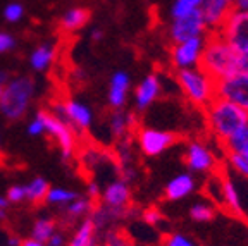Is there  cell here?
<instances>
[{
  "label": "cell",
  "mask_w": 248,
  "mask_h": 246,
  "mask_svg": "<svg viewBox=\"0 0 248 246\" xmlns=\"http://www.w3.org/2000/svg\"><path fill=\"white\" fill-rule=\"evenodd\" d=\"M238 57L240 54L232 50L221 38V35L214 31L205 36V45H203V52H202L198 65L217 83V81L238 73Z\"/></svg>",
  "instance_id": "1"
},
{
  "label": "cell",
  "mask_w": 248,
  "mask_h": 246,
  "mask_svg": "<svg viewBox=\"0 0 248 246\" xmlns=\"http://www.w3.org/2000/svg\"><path fill=\"white\" fill-rule=\"evenodd\" d=\"M205 119L212 136L222 143L234 131H238L241 126L247 124L248 112H245L243 108L224 100L221 96H216L205 107Z\"/></svg>",
  "instance_id": "2"
},
{
  "label": "cell",
  "mask_w": 248,
  "mask_h": 246,
  "mask_svg": "<svg viewBox=\"0 0 248 246\" xmlns=\"http://www.w3.org/2000/svg\"><path fill=\"white\" fill-rule=\"evenodd\" d=\"M176 81L186 100L195 107L205 108L216 98V81L202 69L200 65L190 69L176 71Z\"/></svg>",
  "instance_id": "3"
},
{
  "label": "cell",
  "mask_w": 248,
  "mask_h": 246,
  "mask_svg": "<svg viewBox=\"0 0 248 246\" xmlns=\"http://www.w3.org/2000/svg\"><path fill=\"white\" fill-rule=\"evenodd\" d=\"M35 95V81L28 76L14 77L4 86L0 96V112L7 121H19L28 112Z\"/></svg>",
  "instance_id": "4"
},
{
  "label": "cell",
  "mask_w": 248,
  "mask_h": 246,
  "mask_svg": "<svg viewBox=\"0 0 248 246\" xmlns=\"http://www.w3.org/2000/svg\"><path fill=\"white\" fill-rule=\"evenodd\" d=\"M36 117L43 123L46 135L52 136L55 145L59 146L62 157L64 158L73 157L74 148H76V129L71 127L66 121H62L57 116H54L52 112L40 110L36 114Z\"/></svg>",
  "instance_id": "5"
},
{
  "label": "cell",
  "mask_w": 248,
  "mask_h": 246,
  "mask_svg": "<svg viewBox=\"0 0 248 246\" xmlns=\"http://www.w3.org/2000/svg\"><path fill=\"white\" fill-rule=\"evenodd\" d=\"M238 54L248 52V11H232L216 31Z\"/></svg>",
  "instance_id": "6"
},
{
  "label": "cell",
  "mask_w": 248,
  "mask_h": 246,
  "mask_svg": "<svg viewBox=\"0 0 248 246\" xmlns=\"http://www.w3.org/2000/svg\"><path fill=\"white\" fill-rule=\"evenodd\" d=\"M178 141L174 133L162 129H155V127H140L136 131V143H138L140 152L147 157H157L162 155L166 150Z\"/></svg>",
  "instance_id": "7"
},
{
  "label": "cell",
  "mask_w": 248,
  "mask_h": 246,
  "mask_svg": "<svg viewBox=\"0 0 248 246\" xmlns=\"http://www.w3.org/2000/svg\"><path fill=\"white\" fill-rule=\"evenodd\" d=\"M216 96H221L248 112V74L238 71L224 79L217 81Z\"/></svg>",
  "instance_id": "8"
},
{
  "label": "cell",
  "mask_w": 248,
  "mask_h": 246,
  "mask_svg": "<svg viewBox=\"0 0 248 246\" xmlns=\"http://www.w3.org/2000/svg\"><path fill=\"white\" fill-rule=\"evenodd\" d=\"M203 45H205V36L174 43V46L170 48V62L176 67V71L197 67L200 64Z\"/></svg>",
  "instance_id": "9"
},
{
  "label": "cell",
  "mask_w": 248,
  "mask_h": 246,
  "mask_svg": "<svg viewBox=\"0 0 248 246\" xmlns=\"http://www.w3.org/2000/svg\"><path fill=\"white\" fill-rule=\"evenodd\" d=\"M207 35H209V28L202 17V12H193V14L179 17V19H172V24L169 28V36L174 43Z\"/></svg>",
  "instance_id": "10"
},
{
  "label": "cell",
  "mask_w": 248,
  "mask_h": 246,
  "mask_svg": "<svg viewBox=\"0 0 248 246\" xmlns=\"http://www.w3.org/2000/svg\"><path fill=\"white\" fill-rule=\"evenodd\" d=\"M54 116L59 119L66 121L71 127L76 131L88 129L93 123V112L88 105L81 104L76 100H67L64 104H55L54 105Z\"/></svg>",
  "instance_id": "11"
},
{
  "label": "cell",
  "mask_w": 248,
  "mask_h": 246,
  "mask_svg": "<svg viewBox=\"0 0 248 246\" xmlns=\"http://www.w3.org/2000/svg\"><path fill=\"white\" fill-rule=\"evenodd\" d=\"M185 164L191 172L207 174V172H212L217 167V158L205 143L191 141L190 145L186 146Z\"/></svg>",
  "instance_id": "12"
},
{
  "label": "cell",
  "mask_w": 248,
  "mask_h": 246,
  "mask_svg": "<svg viewBox=\"0 0 248 246\" xmlns=\"http://www.w3.org/2000/svg\"><path fill=\"white\" fill-rule=\"evenodd\" d=\"M102 205L108 208H116V210H129L131 189H129L128 181L116 179V181L108 183L102 191Z\"/></svg>",
  "instance_id": "13"
},
{
  "label": "cell",
  "mask_w": 248,
  "mask_h": 246,
  "mask_svg": "<svg viewBox=\"0 0 248 246\" xmlns=\"http://www.w3.org/2000/svg\"><path fill=\"white\" fill-rule=\"evenodd\" d=\"M162 92V83L157 74H148L141 79L135 90V107L136 112H145L157 98L160 96Z\"/></svg>",
  "instance_id": "14"
},
{
  "label": "cell",
  "mask_w": 248,
  "mask_h": 246,
  "mask_svg": "<svg viewBox=\"0 0 248 246\" xmlns=\"http://www.w3.org/2000/svg\"><path fill=\"white\" fill-rule=\"evenodd\" d=\"M200 12L209 31L214 33V31H217L222 26V23L228 19V15L232 12L231 0H205Z\"/></svg>",
  "instance_id": "15"
},
{
  "label": "cell",
  "mask_w": 248,
  "mask_h": 246,
  "mask_svg": "<svg viewBox=\"0 0 248 246\" xmlns=\"http://www.w3.org/2000/svg\"><path fill=\"white\" fill-rule=\"evenodd\" d=\"M129 86H131V77H129L128 73L117 71V73L112 74L110 83H108V105L114 110H121L126 105Z\"/></svg>",
  "instance_id": "16"
},
{
  "label": "cell",
  "mask_w": 248,
  "mask_h": 246,
  "mask_svg": "<svg viewBox=\"0 0 248 246\" xmlns=\"http://www.w3.org/2000/svg\"><path fill=\"white\" fill-rule=\"evenodd\" d=\"M197 188V181L191 172H181L174 176L169 183L166 184V198L169 201H179L186 196H190Z\"/></svg>",
  "instance_id": "17"
},
{
  "label": "cell",
  "mask_w": 248,
  "mask_h": 246,
  "mask_svg": "<svg viewBox=\"0 0 248 246\" xmlns=\"http://www.w3.org/2000/svg\"><path fill=\"white\" fill-rule=\"evenodd\" d=\"M219 196H221V201L226 207V210L231 212L232 215H236V217H245L240 191H238L236 184H234L229 177L219 179Z\"/></svg>",
  "instance_id": "18"
},
{
  "label": "cell",
  "mask_w": 248,
  "mask_h": 246,
  "mask_svg": "<svg viewBox=\"0 0 248 246\" xmlns=\"http://www.w3.org/2000/svg\"><path fill=\"white\" fill-rule=\"evenodd\" d=\"M136 126V116L135 114H126L123 110H114L110 121H108V127H110V135L116 139L126 138L131 127Z\"/></svg>",
  "instance_id": "19"
},
{
  "label": "cell",
  "mask_w": 248,
  "mask_h": 246,
  "mask_svg": "<svg viewBox=\"0 0 248 246\" xmlns=\"http://www.w3.org/2000/svg\"><path fill=\"white\" fill-rule=\"evenodd\" d=\"M97 231L98 229L88 217L74 231L73 238L69 239L67 246H95V243H97Z\"/></svg>",
  "instance_id": "20"
},
{
  "label": "cell",
  "mask_w": 248,
  "mask_h": 246,
  "mask_svg": "<svg viewBox=\"0 0 248 246\" xmlns=\"http://www.w3.org/2000/svg\"><path fill=\"white\" fill-rule=\"evenodd\" d=\"M90 21V11L83 7H74L69 9L66 14L62 15L61 28L67 33H74V31L81 30L86 23Z\"/></svg>",
  "instance_id": "21"
},
{
  "label": "cell",
  "mask_w": 248,
  "mask_h": 246,
  "mask_svg": "<svg viewBox=\"0 0 248 246\" xmlns=\"http://www.w3.org/2000/svg\"><path fill=\"white\" fill-rule=\"evenodd\" d=\"M222 148L226 154H247L248 152V124L241 126L238 131H234L228 139L222 141Z\"/></svg>",
  "instance_id": "22"
},
{
  "label": "cell",
  "mask_w": 248,
  "mask_h": 246,
  "mask_svg": "<svg viewBox=\"0 0 248 246\" xmlns=\"http://www.w3.org/2000/svg\"><path fill=\"white\" fill-rule=\"evenodd\" d=\"M55 57V50L54 46L50 45H40L36 46L35 50L31 52L30 55V65L33 67L35 71H45L50 67V64L54 62Z\"/></svg>",
  "instance_id": "23"
},
{
  "label": "cell",
  "mask_w": 248,
  "mask_h": 246,
  "mask_svg": "<svg viewBox=\"0 0 248 246\" xmlns=\"http://www.w3.org/2000/svg\"><path fill=\"white\" fill-rule=\"evenodd\" d=\"M48 189H50V186H48L46 179H43V177H35L30 184H26V200L33 205L42 203V201H45Z\"/></svg>",
  "instance_id": "24"
},
{
  "label": "cell",
  "mask_w": 248,
  "mask_h": 246,
  "mask_svg": "<svg viewBox=\"0 0 248 246\" xmlns=\"http://www.w3.org/2000/svg\"><path fill=\"white\" fill-rule=\"evenodd\" d=\"M203 2L205 0H174V4L170 7V17L179 19V17L190 15L193 12H200Z\"/></svg>",
  "instance_id": "25"
},
{
  "label": "cell",
  "mask_w": 248,
  "mask_h": 246,
  "mask_svg": "<svg viewBox=\"0 0 248 246\" xmlns=\"http://www.w3.org/2000/svg\"><path fill=\"white\" fill-rule=\"evenodd\" d=\"M55 229H57V224H55L54 219H46V217H42V219H38L35 224H33V229H31V238L38 239V241H42V243H45L46 239L54 234Z\"/></svg>",
  "instance_id": "26"
},
{
  "label": "cell",
  "mask_w": 248,
  "mask_h": 246,
  "mask_svg": "<svg viewBox=\"0 0 248 246\" xmlns=\"http://www.w3.org/2000/svg\"><path fill=\"white\" fill-rule=\"evenodd\" d=\"M190 217L195 222H210L216 217V207L207 201H197L190 207Z\"/></svg>",
  "instance_id": "27"
},
{
  "label": "cell",
  "mask_w": 248,
  "mask_h": 246,
  "mask_svg": "<svg viewBox=\"0 0 248 246\" xmlns=\"http://www.w3.org/2000/svg\"><path fill=\"white\" fill-rule=\"evenodd\" d=\"M92 210H93V200H90V198H79V196L74 198L66 207L67 217H71V219L83 217V215H86V214H90Z\"/></svg>",
  "instance_id": "28"
},
{
  "label": "cell",
  "mask_w": 248,
  "mask_h": 246,
  "mask_svg": "<svg viewBox=\"0 0 248 246\" xmlns=\"http://www.w3.org/2000/svg\"><path fill=\"white\" fill-rule=\"evenodd\" d=\"M78 198V193L71 191V189L66 188H50L48 193H46L45 201L50 205H67L71 201Z\"/></svg>",
  "instance_id": "29"
},
{
  "label": "cell",
  "mask_w": 248,
  "mask_h": 246,
  "mask_svg": "<svg viewBox=\"0 0 248 246\" xmlns=\"http://www.w3.org/2000/svg\"><path fill=\"white\" fill-rule=\"evenodd\" d=\"M226 157H228L229 166L236 170L240 176L248 179V152L247 154H234L232 152V154H226Z\"/></svg>",
  "instance_id": "30"
},
{
  "label": "cell",
  "mask_w": 248,
  "mask_h": 246,
  "mask_svg": "<svg viewBox=\"0 0 248 246\" xmlns=\"http://www.w3.org/2000/svg\"><path fill=\"white\" fill-rule=\"evenodd\" d=\"M162 246H197L190 236L183 232H167L162 238Z\"/></svg>",
  "instance_id": "31"
},
{
  "label": "cell",
  "mask_w": 248,
  "mask_h": 246,
  "mask_svg": "<svg viewBox=\"0 0 248 246\" xmlns=\"http://www.w3.org/2000/svg\"><path fill=\"white\" fill-rule=\"evenodd\" d=\"M23 14H24L23 5L17 4V2H12V4H9L7 7L4 9V17L9 23H17V21H21Z\"/></svg>",
  "instance_id": "32"
},
{
  "label": "cell",
  "mask_w": 248,
  "mask_h": 246,
  "mask_svg": "<svg viewBox=\"0 0 248 246\" xmlns=\"http://www.w3.org/2000/svg\"><path fill=\"white\" fill-rule=\"evenodd\" d=\"M9 203H21V201L26 200V186L23 184H16L11 186L7 189V195H5Z\"/></svg>",
  "instance_id": "33"
},
{
  "label": "cell",
  "mask_w": 248,
  "mask_h": 246,
  "mask_svg": "<svg viewBox=\"0 0 248 246\" xmlns=\"http://www.w3.org/2000/svg\"><path fill=\"white\" fill-rule=\"evenodd\" d=\"M162 220H164V215L159 208L150 207L143 212V222L148 224V226H159V224H162Z\"/></svg>",
  "instance_id": "34"
},
{
  "label": "cell",
  "mask_w": 248,
  "mask_h": 246,
  "mask_svg": "<svg viewBox=\"0 0 248 246\" xmlns=\"http://www.w3.org/2000/svg\"><path fill=\"white\" fill-rule=\"evenodd\" d=\"M16 46V38L9 33H2L0 31V54H5V52H11Z\"/></svg>",
  "instance_id": "35"
},
{
  "label": "cell",
  "mask_w": 248,
  "mask_h": 246,
  "mask_svg": "<svg viewBox=\"0 0 248 246\" xmlns=\"http://www.w3.org/2000/svg\"><path fill=\"white\" fill-rule=\"evenodd\" d=\"M45 133V127H43V123L35 116V119L31 121V124L28 126V135L31 136H42Z\"/></svg>",
  "instance_id": "36"
},
{
  "label": "cell",
  "mask_w": 248,
  "mask_h": 246,
  "mask_svg": "<svg viewBox=\"0 0 248 246\" xmlns=\"http://www.w3.org/2000/svg\"><path fill=\"white\" fill-rule=\"evenodd\" d=\"M86 191H88L90 200H97L98 196H100V186H98V183L92 181V183H88V186H86Z\"/></svg>",
  "instance_id": "37"
},
{
  "label": "cell",
  "mask_w": 248,
  "mask_h": 246,
  "mask_svg": "<svg viewBox=\"0 0 248 246\" xmlns=\"http://www.w3.org/2000/svg\"><path fill=\"white\" fill-rule=\"evenodd\" d=\"M45 243H46V246H64V236L59 234V232H54Z\"/></svg>",
  "instance_id": "38"
},
{
  "label": "cell",
  "mask_w": 248,
  "mask_h": 246,
  "mask_svg": "<svg viewBox=\"0 0 248 246\" xmlns=\"http://www.w3.org/2000/svg\"><path fill=\"white\" fill-rule=\"evenodd\" d=\"M238 71L248 74V52L247 54H240V57H238Z\"/></svg>",
  "instance_id": "39"
},
{
  "label": "cell",
  "mask_w": 248,
  "mask_h": 246,
  "mask_svg": "<svg viewBox=\"0 0 248 246\" xmlns=\"http://www.w3.org/2000/svg\"><path fill=\"white\" fill-rule=\"evenodd\" d=\"M232 11H248V0H231Z\"/></svg>",
  "instance_id": "40"
},
{
  "label": "cell",
  "mask_w": 248,
  "mask_h": 246,
  "mask_svg": "<svg viewBox=\"0 0 248 246\" xmlns=\"http://www.w3.org/2000/svg\"><path fill=\"white\" fill-rule=\"evenodd\" d=\"M19 246H45V243L38 241V239L28 238V239H24V241H21Z\"/></svg>",
  "instance_id": "41"
},
{
  "label": "cell",
  "mask_w": 248,
  "mask_h": 246,
  "mask_svg": "<svg viewBox=\"0 0 248 246\" xmlns=\"http://www.w3.org/2000/svg\"><path fill=\"white\" fill-rule=\"evenodd\" d=\"M11 81V76H9V73H5V71H0V86H5Z\"/></svg>",
  "instance_id": "42"
},
{
  "label": "cell",
  "mask_w": 248,
  "mask_h": 246,
  "mask_svg": "<svg viewBox=\"0 0 248 246\" xmlns=\"http://www.w3.org/2000/svg\"><path fill=\"white\" fill-rule=\"evenodd\" d=\"M92 38H93V40H102V38H104V33H102L100 30H95V31L92 33Z\"/></svg>",
  "instance_id": "43"
},
{
  "label": "cell",
  "mask_w": 248,
  "mask_h": 246,
  "mask_svg": "<svg viewBox=\"0 0 248 246\" xmlns=\"http://www.w3.org/2000/svg\"><path fill=\"white\" fill-rule=\"evenodd\" d=\"M7 207H9L7 198H4V196H0V208H5V210H7Z\"/></svg>",
  "instance_id": "44"
},
{
  "label": "cell",
  "mask_w": 248,
  "mask_h": 246,
  "mask_svg": "<svg viewBox=\"0 0 248 246\" xmlns=\"http://www.w3.org/2000/svg\"><path fill=\"white\" fill-rule=\"evenodd\" d=\"M21 245V241L17 238H11L9 239V246H19Z\"/></svg>",
  "instance_id": "45"
},
{
  "label": "cell",
  "mask_w": 248,
  "mask_h": 246,
  "mask_svg": "<svg viewBox=\"0 0 248 246\" xmlns=\"http://www.w3.org/2000/svg\"><path fill=\"white\" fill-rule=\"evenodd\" d=\"M5 217H7V212H5V208H0V220H4Z\"/></svg>",
  "instance_id": "46"
},
{
  "label": "cell",
  "mask_w": 248,
  "mask_h": 246,
  "mask_svg": "<svg viewBox=\"0 0 248 246\" xmlns=\"http://www.w3.org/2000/svg\"><path fill=\"white\" fill-rule=\"evenodd\" d=\"M95 246H108V245H105V243H98V241H97V243H95Z\"/></svg>",
  "instance_id": "47"
},
{
  "label": "cell",
  "mask_w": 248,
  "mask_h": 246,
  "mask_svg": "<svg viewBox=\"0 0 248 246\" xmlns=\"http://www.w3.org/2000/svg\"><path fill=\"white\" fill-rule=\"evenodd\" d=\"M2 90H4V86H0V96H2Z\"/></svg>",
  "instance_id": "48"
},
{
  "label": "cell",
  "mask_w": 248,
  "mask_h": 246,
  "mask_svg": "<svg viewBox=\"0 0 248 246\" xmlns=\"http://www.w3.org/2000/svg\"><path fill=\"white\" fill-rule=\"evenodd\" d=\"M247 124H248V121H247Z\"/></svg>",
  "instance_id": "49"
}]
</instances>
